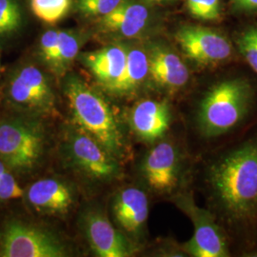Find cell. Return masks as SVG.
Segmentation results:
<instances>
[{
  "instance_id": "52a82bcc",
  "label": "cell",
  "mask_w": 257,
  "mask_h": 257,
  "mask_svg": "<svg viewBox=\"0 0 257 257\" xmlns=\"http://www.w3.org/2000/svg\"><path fill=\"white\" fill-rule=\"evenodd\" d=\"M174 202L193 223V236L181 246L184 252L193 257L230 255L226 232L209 209L199 207L189 193L175 195Z\"/></svg>"
},
{
  "instance_id": "9a60e30c",
  "label": "cell",
  "mask_w": 257,
  "mask_h": 257,
  "mask_svg": "<svg viewBox=\"0 0 257 257\" xmlns=\"http://www.w3.org/2000/svg\"><path fill=\"white\" fill-rule=\"evenodd\" d=\"M149 58V75L156 85L169 92L180 91L190 79V72L182 59L164 47H155Z\"/></svg>"
},
{
  "instance_id": "7402d4cb",
  "label": "cell",
  "mask_w": 257,
  "mask_h": 257,
  "mask_svg": "<svg viewBox=\"0 0 257 257\" xmlns=\"http://www.w3.org/2000/svg\"><path fill=\"white\" fill-rule=\"evenodd\" d=\"M24 195V188L19 183V177L0 160V204L20 200Z\"/></svg>"
},
{
  "instance_id": "ac0fdd59",
  "label": "cell",
  "mask_w": 257,
  "mask_h": 257,
  "mask_svg": "<svg viewBox=\"0 0 257 257\" xmlns=\"http://www.w3.org/2000/svg\"><path fill=\"white\" fill-rule=\"evenodd\" d=\"M149 75L148 55L139 48L127 51V62L119 80L114 85L110 93L117 96H128L138 92L140 86Z\"/></svg>"
},
{
  "instance_id": "44dd1931",
  "label": "cell",
  "mask_w": 257,
  "mask_h": 257,
  "mask_svg": "<svg viewBox=\"0 0 257 257\" xmlns=\"http://www.w3.org/2000/svg\"><path fill=\"white\" fill-rule=\"evenodd\" d=\"M71 7V0H31L35 16L50 24L63 19Z\"/></svg>"
},
{
  "instance_id": "e0dca14e",
  "label": "cell",
  "mask_w": 257,
  "mask_h": 257,
  "mask_svg": "<svg viewBox=\"0 0 257 257\" xmlns=\"http://www.w3.org/2000/svg\"><path fill=\"white\" fill-rule=\"evenodd\" d=\"M149 12L138 3L123 2L110 14L102 17V26L125 37H136L147 26Z\"/></svg>"
},
{
  "instance_id": "3957f363",
  "label": "cell",
  "mask_w": 257,
  "mask_h": 257,
  "mask_svg": "<svg viewBox=\"0 0 257 257\" xmlns=\"http://www.w3.org/2000/svg\"><path fill=\"white\" fill-rule=\"evenodd\" d=\"M74 126L96 140L118 160L126 155V143L114 112L99 92L79 77L70 76L64 87Z\"/></svg>"
},
{
  "instance_id": "484cf974",
  "label": "cell",
  "mask_w": 257,
  "mask_h": 257,
  "mask_svg": "<svg viewBox=\"0 0 257 257\" xmlns=\"http://www.w3.org/2000/svg\"><path fill=\"white\" fill-rule=\"evenodd\" d=\"M59 31H48L39 41V55L49 67L55 57Z\"/></svg>"
},
{
  "instance_id": "7a4b0ae2",
  "label": "cell",
  "mask_w": 257,
  "mask_h": 257,
  "mask_svg": "<svg viewBox=\"0 0 257 257\" xmlns=\"http://www.w3.org/2000/svg\"><path fill=\"white\" fill-rule=\"evenodd\" d=\"M254 92L247 79L233 77L211 86L198 102L194 124L199 136L214 139L229 135L248 118Z\"/></svg>"
},
{
  "instance_id": "4316f807",
  "label": "cell",
  "mask_w": 257,
  "mask_h": 257,
  "mask_svg": "<svg viewBox=\"0 0 257 257\" xmlns=\"http://www.w3.org/2000/svg\"><path fill=\"white\" fill-rule=\"evenodd\" d=\"M233 3V6L236 9L248 12V13H253L257 12V0H231Z\"/></svg>"
},
{
  "instance_id": "9c48e42d",
  "label": "cell",
  "mask_w": 257,
  "mask_h": 257,
  "mask_svg": "<svg viewBox=\"0 0 257 257\" xmlns=\"http://www.w3.org/2000/svg\"><path fill=\"white\" fill-rule=\"evenodd\" d=\"M186 56L201 67H213L226 62L232 55L230 40L210 28L186 26L175 35Z\"/></svg>"
},
{
  "instance_id": "5bb4252c",
  "label": "cell",
  "mask_w": 257,
  "mask_h": 257,
  "mask_svg": "<svg viewBox=\"0 0 257 257\" xmlns=\"http://www.w3.org/2000/svg\"><path fill=\"white\" fill-rule=\"evenodd\" d=\"M112 213L122 230L131 235H140L149 216L147 194L136 187L122 189L113 198Z\"/></svg>"
},
{
  "instance_id": "d4e9b609",
  "label": "cell",
  "mask_w": 257,
  "mask_h": 257,
  "mask_svg": "<svg viewBox=\"0 0 257 257\" xmlns=\"http://www.w3.org/2000/svg\"><path fill=\"white\" fill-rule=\"evenodd\" d=\"M124 0H78L77 8L86 16L104 17L116 9Z\"/></svg>"
},
{
  "instance_id": "ba28073f",
  "label": "cell",
  "mask_w": 257,
  "mask_h": 257,
  "mask_svg": "<svg viewBox=\"0 0 257 257\" xmlns=\"http://www.w3.org/2000/svg\"><path fill=\"white\" fill-rule=\"evenodd\" d=\"M67 159L76 171L92 180L111 182L120 178L119 160L81 130L70 128L64 138Z\"/></svg>"
},
{
  "instance_id": "7c38bea8",
  "label": "cell",
  "mask_w": 257,
  "mask_h": 257,
  "mask_svg": "<svg viewBox=\"0 0 257 257\" xmlns=\"http://www.w3.org/2000/svg\"><path fill=\"white\" fill-rule=\"evenodd\" d=\"M22 200L38 213L62 215L73 209L75 193L70 184L61 179L43 178L24 188Z\"/></svg>"
},
{
  "instance_id": "f1b7e54d",
  "label": "cell",
  "mask_w": 257,
  "mask_h": 257,
  "mask_svg": "<svg viewBox=\"0 0 257 257\" xmlns=\"http://www.w3.org/2000/svg\"><path fill=\"white\" fill-rule=\"evenodd\" d=\"M146 1L150 2V3H160V2H163L166 0H146Z\"/></svg>"
},
{
  "instance_id": "277c9868",
  "label": "cell",
  "mask_w": 257,
  "mask_h": 257,
  "mask_svg": "<svg viewBox=\"0 0 257 257\" xmlns=\"http://www.w3.org/2000/svg\"><path fill=\"white\" fill-rule=\"evenodd\" d=\"M47 134L40 117L8 110L0 115V160L19 179L34 174L41 165Z\"/></svg>"
},
{
  "instance_id": "8992f818",
  "label": "cell",
  "mask_w": 257,
  "mask_h": 257,
  "mask_svg": "<svg viewBox=\"0 0 257 257\" xmlns=\"http://www.w3.org/2000/svg\"><path fill=\"white\" fill-rule=\"evenodd\" d=\"M67 246L54 232L11 216L0 223V257H64Z\"/></svg>"
},
{
  "instance_id": "83f0119b",
  "label": "cell",
  "mask_w": 257,
  "mask_h": 257,
  "mask_svg": "<svg viewBox=\"0 0 257 257\" xmlns=\"http://www.w3.org/2000/svg\"><path fill=\"white\" fill-rule=\"evenodd\" d=\"M3 105V92H2V89H0V110L2 108ZM0 115H1V111H0Z\"/></svg>"
},
{
  "instance_id": "ffe728a7",
  "label": "cell",
  "mask_w": 257,
  "mask_h": 257,
  "mask_svg": "<svg viewBox=\"0 0 257 257\" xmlns=\"http://www.w3.org/2000/svg\"><path fill=\"white\" fill-rule=\"evenodd\" d=\"M23 22V10L19 0H0V40L16 36Z\"/></svg>"
},
{
  "instance_id": "30bf717a",
  "label": "cell",
  "mask_w": 257,
  "mask_h": 257,
  "mask_svg": "<svg viewBox=\"0 0 257 257\" xmlns=\"http://www.w3.org/2000/svg\"><path fill=\"white\" fill-rule=\"evenodd\" d=\"M181 157L173 142L161 141L144 157L141 174L148 187L156 193H172L181 175Z\"/></svg>"
},
{
  "instance_id": "6da1fadb",
  "label": "cell",
  "mask_w": 257,
  "mask_h": 257,
  "mask_svg": "<svg viewBox=\"0 0 257 257\" xmlns=\"http://www.w3.org/2000/svg\"><path fill=\"white\" fill-rule=\"evenodd\" d=\"M210 211L233 230L257 219V138L222 153L205 173Z\"/></svg>"
},
{
  "instance_id": "2e32d148",
  "label": "cell",
  "mask_w": 257,
  "mask_h": 257,
  "mask_svg": "<svg viewBox=\"0 0 257 257\" xmlns=\"http://www.w3.org/2000/svg\"><path fill=\"white\" fill-rule=\"evenodd\" d=\"M127 51L121 45H110L85 53L82 55L83 64L90 70L97 82L110 92L125 70Z\"/></svg>"
},
{
  "instance_id": "5b68a950",
  "label": "cell",
  "mask_w": 257,
  "mask_h": 257,
  "mask_svg": "<svg viewBox=\"0 0 257 257\" xmlns=\"http://www.w3.org/2000/svg\"><path fill=\"white\" fill-rule=\"evenodd\" d=\"M2 92L8 110L37 117L56 113L55 92L45 74L35 65L17 67Z\"/></svg>"
},
{
  "instance_id": "d6986e66",
  "label": "cell",
  "mask_w": 257,
  "mask_h": 257,
  "mask_svg": "<svg viewBox=\"0 0 257 257\" xmlns=\"http://www.w3.org/2000/svg\"><path fill=\"white\" fill-rule=\"evenodd\" d=\"M80 43L77 37L68 32L59 31L55 57L50 68L56 74H63L78 55Z\"/></svg>"
},
{
  "instance_id": "603a6c76",
  "label": "cell",
  "mask_w": 257,
  "mask_h": 257,
  "mask_svg": "<svg viewBox=\"0 0 257 257\" xmlns=\"http://www.w3.org/2000/svg\"><path fill=\"white\" fill-rule=\"evenodd\" d=\"M239 53L257 74V27H250L239 35L236 40Z\"/></svg>"
},
{
  "instance_id": "4fadbf2b",
  "label": "cell",
  "mask_w": 257,
  "mask_h": 257,
  "mask_svg": "<svg viewBox=\"0 0 257 257\" xmlns=\"http://www.w3.org/2000/svg\"><path fill=\"white\" fill-rule=\"evenodd\" d=\"M171 116L170 107L166 102L145 99L138 102L131 110L130 123L138 138L152 143L165 136Z\"/></svg>"
},
{
  "instance_id": "8fae6325",
  "label": "cell",
  "mask_w": 257,
  "mask_h": 257,
  "mask_svg": "<svg viewBox=\"0 0 257 257\" xmlns=\"http://www.w3.org/2000/svg\"><path fill=\"white\" fill-rule=\"evenodd\" d=\"M83 230L93 253L99 257H128L137 248L99 211H87L83 216Z\"/></svg>"
},
{
  "instance_id": "cb8c5ba5",
  "label": "cell",
  "mask_w": 257,
  "mask_h": 257,
  "mask_svg": "<svg viewBox=\"0 0 257 257\" xmlns=\"http://www.w3.org/2000/svg\"><path fill=\"white\" fill-rule=\"evenodd\" d=\"M193 18L201 20H216L221 17L220 0H186Z\"/></svg>"
}]
</instances>
